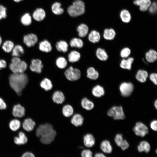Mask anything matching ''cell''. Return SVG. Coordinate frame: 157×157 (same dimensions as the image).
I'll return each instance as SVG.
<instances>
[{
    "mask_svg": "<svg viewBox=\"0 0 157 157\" xmlns=\"http://www.w3.org/2000/svg\"><path fill=\"white\" fill-rule=\"evenodd\" d=\"M28 77L26 74L22 73H13L9 77L10 86L19 96L21 95L22 92L28 82Z\"/></svg>",
    "mask_w": 157,
    "mask_h": 157,
    "instance_id": "obj_1",
    "label": "cell"
},
{
    "mask_svg": "<svg viewBox=\"0 0 157 157\" xmlns=\"http://www.w3.org/2000/svg\"><path fill=\"white\" fill-rule=\"evenodd\" d=\"M67 11L69 15L72 17L81 15L85 12V4L81 0H76L68 7Z\"/></svg>",
    "mask_w": 157,
    "mask_h": 157,
    "instance_id": "obj_2",
    "label": "cell"
},
{
    "mask_svg": "<svg viewBox=\"0 0 157 157\" xmlns=\"http://www.w3.org/2000/svg\"><path fill=\"white\" fill-rule=\"evenodd\" d=\"M9 68L13 73H24L27 68V65L24 61L18 57H14L11 59Z\"/></svg>",
    "mask_w": 157,
    "mask_h": 157,
    "instance_id": "obj_3",
    "label": "cell"
},
{
    "mask_svg": "<svg viewBox=\"0 0 157 157\" xmlns=\"http://www.w3.org/2000/svg\"><path fill=\"white\" fill-rule=\"evenodd\" d=\"M56 131L51 124L46 123L39 125L36 131V136L39 138L49 135Z\"/></svg>",
    "mask_w": 157,
    "mask_h": 157,
    "instance_id": "obj_4",
    "label": "cell"
},
{
    "mask_svg": "<svg viewBox=\"0 0 157 157\" xmlns=\"http://www.w3.org/2000/svg\"><path fill=\"white\" fill-rule=\"evenodd\" d=\"M66 79L70 81H76L80 79L81 76L80 70L78 69L70 66L64 72Z\"/></svg>",
    "mask_w": 157,
    "mask_h": 157,
    "instance_id": "obj_5",
    "label": "cell"
},
{
    "mask_svg": "<svg viewBox=\"0 0 157 157\" xmlns=\"http://www.w3.org/2000/svg\"><path fill=\"white\" fill-rule=\"evenodd\" d=\"M107 115L115 120H122L125 118L123 110L121 106L112 107L108 110Z\"/></svg>",
    "mask_w": 157,
    "mask_h": 157,
    "instance_id": "obj_6",
    "label": "cell"
},
{
    "mask_svg": "<svg viewBox=\"0 0 157 157\" xmlns=\"http://www.w3.org/2000/svg\"><path fill=\"white\" fill-rule=\"evenodd\" d=\"M134 88V85L131 82H123L121 84L119 87L121 94L124 97L130 96L133 92Z\"/></svg>",
    "mask_w": 157,
    "mask_h": 157,
    "instance_id": "obj_7",
    "label": "cell"
},
{
    "mask_svg": "<svg viewBox=\"0 0 157 157\" xmlns=\"http://www.w3.org/2000/svg\"><path fill=\"white\" fill-rule=\"evenodd\" d=\"M133 131L137 135L142 137L145 136L148 133L147 126L141 122H138L135 124Z\"/></svg>",
    "mask_w": 157,
    "mask_h": 157,
    "instance_id": "obj_8",
    "label": "cell"
},
{
    "mask_svg": "<svg viewBox=\"0 0 157 157\" xmlns=\"http://www.w3.org/2000/svg\"><path fill=\"white\" fill-rule=\"evenodd\" d=\"M51 99L54 103L58 104H61L65 102V97L64 94L62 91L57 90L53 92Z\"/></svg>",
    "mask_w": 157,
    "mask_h": 157,
    "instance_id": "obj_9",
    "label": "cell"
},
{
    "mask_svg": "<svg viewBox=\"0 0 157 157\" xmlns=\"http://www.w3.org/2000/svg\"><path fill=\"white\" fill-rule=\"evenodd\" d=\"M43 65L41 60L39 59H33L31 60L30 69L33 72L40 74L42 72Z\"/></svg>",
    "mask_w": 157,
    "mask_h": 157,
    "instance_id": "obj_10",
    "label": "cell"
},
{
    "mask_svg": "<svg viewBox=\"0 0 157 157\" xmlns=\"http://www.w3.org/2000/svg\"><path fill=\"white\" fill-rule=\"evenodd\" d=\"M38 41V38L36 35L33 33L25 35L23 38V41L28 47L34 46Z\"/></svg>",
    "mask_w": 157,
    "mask_h": 157,
    "instance_id": "obj_11",
    "label": "cell"
},
{
    "mask_svg": "<svg viewBox=\"0 0 157 157\" xmlns=\"http://www.w3.org/2000/svg\"><path fill=\"white\" fill-rule=\"evenodd\" d=\"M84 118L83 116L79 113L73 115L70 119L71 124L76 127L81 126L84 122Z\"/></svg>",
    "mask_w": 157,
    "mask_h": 157,
    "instance_id": "obj_12",
    "label": "cell"
},
{
    "mask_svg": "<svg viewBox=\"0 0 157 157\" xmlns=\"http://www.w3.org/2000/svg\"><path fill=\"white\" fill-rule=\"evenodd\" d=\"M151 3V0H135L133 1L134 4L139 6L140 10L142 12L148 10Z\"/></svg>",
    "mask_w": 157,
    "mask_h": 157,
    "instance_id": "obj_13",
    "label": "cell"
},
{
    "mask_svg": "<svg viewBox=\"0 0 157 157\" xmlns=\"http://www.w3.org/2000/svg\"><path fill=\"white\" fill-rule=\"evenodd\" d=\"M46 17V13L44 9L41 8L36 9L32 14V17L35 20L40 22L43 20Z\"/></svg>",
    "mask_w": 157,
    "mask_h": 157,
    "instance_id": "obj_14",
    "label": "cell"
},
{
    "mask_svg": "<svg viewBox=\"0 0 157 157\" xmlns=\"http://www.w3.org/2000/svg\"><path fill=\"white\" fill-rule=\"evenodd\" d=\"M39 49L42 52L48 53L51 51L52 47L51 43L48 40H44L39 43Z\"/></svg>",
    "mask_w": 157,
    "mask_h": 157,
    "instance_id": "obj_15",
    "label": "cell"
},
{
    "mask_svg": "<svg viewBox=\"0 0 157 157\" xmlns=\"http://www.w3.org/2000/svg\"><path fill=\"white\" fill-rule=\"evenodd\" d=\"M81 107L87 111L92 110L94 107V103L87 97H84L81 100Z\"/></svg>",
    "mask_w": 157,
    "mask_h": 157,
    "instance_id": "obj_16",
    "label": "cell"
},
{
    "mask_svg": "<svg viewBox=\"0 0 157 157\" xmlns=\"http://www.w3.org/2000/svg\"><path fill=\"white\" fill-rule=\"evenodd\" d=\"M40 86L46 92L51 90L53 87L52 82L50 79L47 78H45L41 81Z\"/></svg>",
    "mask_w": 157,
    "mask_h": 157,
    "instance_id": "obj_17",
    "label": "cell"
},
{
    "mask_svg": "<svg viewBox=\"0 0 157 157\" xmlns=\"http://www.w3.org/2000/svg\"><path fill=\"white\" fill-rule=\"evenodd\" d=\"M84 145L87 147H91L93 146L95 143V140L93 135L90 133L86 134L83 137Z\"/></svg>",
    "mask_w": 157,
    "mask_h": 157,
    "instance_id": "obj_18",
    "label": "cell"
},
{
    "mask_svg": "<svg viewBox=\"0 0 157 157\" xmlns=\"http://www.w3.org/2000/svg\"><path fill=\"white\" fill-rule=\"evenodd\" d=\"M74 108L70 104H66L62 108V114L63 116L66 117H71L74 114Z\"/></svg>",
    "mask_w": 157,
    "mask_h": 157,
    "instance_id": "obj_19",
    "label": "cell"
},
{
    "mask_svg": "<svg viewBox=\"0 0 157 157\" xmlns=\"http://www.w3.org/2000/svg\"><path fill=\"white\" fill-rule=\"evenodd\" d=\"M56 48L58 51L65 53L68 51L69 45L66 41L60 40L57 42L55 45Z\"/></svg>",
    "mask_w": 157,
    "mask_h": 157,
    "instance_id": "obj_20",
    "label": "cell"
},
{
    "mask_svg": "<svg viewBox=\"0 0 157 157\" xmlns=\"http://www.w3.org/2000/svg\"><path fill=\"white\" fill-rule=\"evenodd\" d=\"M12 113L14 117H22L25 115V109L20 104H17L14 106Z\"/></svg>",
    "mask_w": 157,
    "mask_h": 157,
    "instance_id": "obj_21",
    "label": "cell"
},
{
    "mask_svg": "<svg viewBox=\"0 0 157 157\" xmlns=\"http://www.w3.org/2000/svg\"><path fill=\"white\" fill-rule=\"evenodd\" d=\"M80 53L76 50L71 51L68 55V59L69 62L74 63L78 62L80 59Z\"/></svg>",
    "mask_w": 157,
    "mask_h": 157,
    "instance_id": "obj_22",
    "label": "cell"
},
{
    "mask_svg": "<svg viewBox=\"0 0 157 157\" xmlns=\"http://www.w3.org/2000/svg\"><path fill=\"white\" fill-rule=\"evenodd\" d=\"M76 30L78 33V35L80 38H84L88 35L89 28L86 24H81L77 28Z\"/></svg>",
    "mask_w": 157,
    "mask_h": 157,
    "instance_id": "obj_23",
    "label": "cell"
},
{
    "mask_svg": "<svg viewBox=\"0 0 157 157\" xmlns=\"http://www.w3.org/2000/svg\"><path fill=\"white\" fill-rule=\"evenodd\" d=\"M91 92L94 96L97 98L101 97L105 94V90L103 87L99 85L94 86L92 88Z\"/></svg>",
    "mask_w": 157,
    "mask_h": 157,
    "instance_id": "obj_24",
    "label": "cell"
},
{
    "mask_svg": "<svg viewBox=\"0 0 157 157\" xmlns=\"http://www.w3.org/2000/svg\"><path fill=\"white\" fill-rule=\"evenodd\" d=\"M100 35L99 32L97 31H92L88 34V39L89 41L93 43L98 42L100 39Z\"/></svg>",
    "mask_w": 157,
    "mask_h": 157,
    "instance_id": "obj_25",
    "label": "cell"
},
{
    "mask_svg": "<svg viewBox=\"0 0 157 157\" xmlns=\"http://www.w3.org/2000/svg\"><path fill=\"white\" fill-rule=\"evenodd\" d=\"M87 77L92 80H97L99 77V73L92 67H88L86 71Z\"/></svg>",
    "mask_w": 157,
    "mask_h": 157,
    "instance_id": "obj_26",
    "label": "cell"
},
{
    "mask_svg": "<svg viewBox=\"0 0 157 157\" xmlns=\"http://www.w3.org/2000/svg\"><path fill=\"white\" fill-rule=\"evenodd\" d=\"M35 123L31 119H25L23 124V129L26 131H32L35 126Z\"/></svg>",
    "mask_w": 157,
    "mask_h": 157,
    "instance_id": "obj_27",
    "label": "cell"
},
{
    "mask_svg": "<svg viewBox=\"0 0 157 157\" xmlns=\"http://www.w3.org/2000/svg\"><path fill=\"white\" fill-rule=\"evenodd\" d=\"M69 45L72 47L78 49L82 48L84 45L83 40L80 38H74L72 39L69 42Z\"/></svg>",
    "mask_w": 157,
    "mask_h": 157,
    "instance_id": "obj_28",
    "label": "cell"
},
{
    "mask_svg": "<svg viewBox=\"0 0 157 157\" xmlns=\"http://www.w3.org/2000/svg\"><path fill=\"white\" fill-rule=\"evenodd\" d=\"M148 77V73L147 71L143 70H139L135 76L136 79L141 83H144L147 80Z\"/></svg>",
    "mask_w": 157,
    "mask_h": 157,
    "instance_id": "obj_29",
    "label": "cell"
},
{
    "mask_svg": "<svg viewBox=\"0 0 157 157\" xmlns=\"http://www.w3.org/2000/svg\"><path fill=\"white\" fill-rule=\"evenodd\" d=\"M133 61L134 59L132 57H129L127 59H123L120 62V67L122 69L130 70Z\"/></svg>",
    "mask_w": 157,
    "mask_h": 157,
    "instance_id": "obj_30",
    "label": "cell"
},
{
    "mask_svg": "<svg viewBox=\"0 0 157 157\" xmlns=\"http://www.w3.org/2000/svg\"><path fill=\"white\" fill-rule=\"evenodd\" d=\"M28 139L25 134L22 132H20L18 137H15L14 142L17 144L20 145L24 144L27 142Z\"/></svg>",
    "mask_w": 157,
    "mask_h": 157,
    "instance_id": "obj_31",
    "label": "cell"
},
{
    "mask_svg": "<svg viewBox=\"0 0 157 157\" xmlns=\"http://www.w3.org/2000/svg\"><path fill=\"white\" fill-rule=\"evenodd\" d=\"M145 58L147 60L149 63H153L157 59V53L153 49H150L145 54Z\"/></svg>",
    "mask_w": 157,
    "mask_h": 157,
    "instance_id": "obj_32",
    "label": "cell"
},
{
    "mask_svg": "<svg viewBox=\"0 0 157 157\" xmlns=\"http://www.w3.org/2000/svg\"><path fill=\"white\" fill-rule=\"evenodd\" d=\"M116 33L114 29L113 28H106L104 31L103 37L106 40H113L115 37Z\"/></svg>",
    "mask_w": 157,
    "mask_h": 157,
    "instance_id": "obj_33",
    "label": "cell"
},
{
    "mask_svg": "<svg viewBox=\"0 0 157 157\" xmlns=\"http://www.w3.org/2000/svg\"><path fill=\"white\" fill-rule=\"evenodd\" d=\"M120 17L122 21L125 23L129 22L131 19V15L129 11L127 10H122L120 13Z\"/></svg>",
    "mask_w": 157,
    "mask_h": 157,
    "instance_id": "obj_34",
    "label": "cell"
},
{
    "mask_svg": "<svg viewBox=\"0 0 157 157\" xmlns=\"http://www.w3.org/2000/svg\"><path fill=\"white\" fill-rule=\"evenodd\" d=\"M56 135L57 133L56 131L47 136L40 138V140L43 144H49L54 141Z\"/></svg>",
    "mask_w": 157,
    "mask_h": 157,
    "instance_id": "obj_35",
    "label": "cell"
},
{
    "mask_svg": "<svg viewBox=\"0 0 157 157\" xmlns=\"http://www.w3.org/2000/svg\"><path fill=\"white\" fill-rule=\"evenodd\" d=\"M100 148L104 153L110 154L111 153L112 148L110 142L107 140L103 141L101 143Z\"/></svg>",
    "mask_w": 157,
    "mask_h": 157,
    "instance_id": "obj_36",
    "label": "cell"
},
{
    "mask_svg": "<svg viewBox=\"0 0 157 157\" xmlns=\"http://www.w3.org/2000/svg\"><path fill=\"white\" fill-rule=\"evenodd\" d=\"M55 62L57 67L61 69L65 68L68 64L67 60L63 56H60L57 58Z\"/></svg>",
    "mask_w": 157,
    "mask_h": 157,
    "instance_id": "obj_37",
    "label": "cell"
},
{
    "mask_svg": "<svg viewBox=\"0 0 157 157\" xmlns=\"http://www.w3.org/2000/svg\"><path fill=\"white\" fill-rule=\"evenodd\" d=\"M61 4L58 2H56L52 5L51 10L53 13L55 15H59L62 14L64 9L61 7Z\"/></svg>",
    "mask_w": 157,
    "mask_h": 157,
    "instance_id": "obj_38",
    "label": "cell"
},
{
    "mask_svg": "<svg viewBox=\"0 0 157 157\" xmlns=\"http://www.w3.org/2000/svg\"><path fill=\"white\" fill-rule=\"evenodd\" d=\"M97 58L101 61H106L108 58V56L105 50L101 48H98L96 52Z\"/></svg>",
    "mask_w": 157,
    "mask_h": 157,
    "instance_id": "obj_39",
    "label": "cell"
},
{
    "mask_svg": "<svg viewBox=\"0 0 157 157\" xmlns=\"http://www.w3.org/2000/svg\"><path fill=\"white\" fill-rule=\"evenodd\" d=\"M150 149L149 144L146 141L141 142L138 147V149L139 152L144 151L147 153Z\"/></svg>",
    "mask_w": 157,
    "mask_h": 157,
    "instance_id": "obj_40",
    "label": "cell"
},
{
    "mask_svg": "<svg viewBox=\"0 0 157 157\" xmlns=\"http://www.w3.org/2000/svg\"><path fill=\"white\" fill-rule=\"evenodd\" d=\"M20 21L23 25L29 26L31 24L32 22V17L29 13H25L21 17Z\"/></svg>",
    "mask_w": 157,
    "mask_h": 157,
    "instance_id": "obj_41",
    "label": "cell"
},
{
    "mask_svg": "<svg viewBox=\"0 0 157 157\" xmlns=\"http://www.w3.org/2000/svg\"><path fill=\"white\" fill-rule=\"evenodd\" d=\"M23 48L21 46L18 45L14 47L12 50V56L14 57H18L24 53Z\"/></svg>",
    "mask_w": 157,
    "mask_h": 157,
    "instance_id": "obj_42",
    "label": "cell"
},
{
    "mask_svg": "<svg viewBox=\"0 0 157 157\" xmlns=\"http://www.w3.org/2000/svg\"><path fill=\"white\" fill-rule=\"evenodd\" d=\"M14 47L13 42L10 41H6L3 43L2 48L4 51L6 52L11 51Z\"/></svg>",
    "mask_w": 157,
    "mask_h": 157,
    "instance_id": "obj_43",
    "label": "cell"
},
{
    "mask_svg": "<svg viewBox=\"0 0 157 157\" xmlns=\"http://www.w3.org/2000/svg\"><path fill=\"white\" fill-rule=\"evenodd\" d=\"M20 122L19 120L15 119L11 120L9 123V127L14 131L17 130L20 127Z\"/></svg>",
    "mask_w": 157,
    "mask_h": 157,
    "instance_id": "obj_44",
    "label": "cell"
},
{
    "mask_svg": "<svg viewBox=\"0 0 157 157\" xmlns=\"http://www.w3.org/2000/svg\"><path fill=\"white\" fill-rule=\"evenodd\" d=\"M131 53V51L130 49L128 47H125L121 50L120 53V56L123 58H126L129 56Z\"/></svg>",
    "mask_w": 157,
    "mask_h": 157,
    "instance_id": "obj_45",
    "label": "cell"
},
{
    "mask_svg": "<svg viewBox=\"0 0 157 157\" xmlns=\"http://www.w3.org/2000/svg\"><path fill=\"white\" fill-rule=\"evenodd\" d=\"M148 10L149 13L152 14L156 13L157 10V4L156 2L154 1L151 3L149 6Z\"/></svg>",
    "mask_w": 157,
    "mask_h": 157,
    "instance_id": "obj_46",
    "label": "cell"
},
{
    "mask_svg": "<svg viewBox=\"0 0 157 157\" xmlns=\"http://www.w3.org/2000/svg\"><path fill=\"white\" fill-rule=\"evenodd\" d=\"M6 8L2 5H0V19H4L7 17Z\"/></svg>",
    "mask_w": 157,
    "mask_h": 157,
    "instance_id": "obj_47",
    "label": "cell"
},
{
    "mask_svg": "<svg viewBox=\"0 0 157 157\" xmlns=\"http://www.w3.org/2000/svg\"><path fill=\"white\" fill-rule=\"evenodd\" d=\"M122 135L121 134H117L115 137V141L116 144L120 147L123 140Z\"/></svg>",
    "mask_w": 157,
    "mask_h": 157,
    "instance_id": "obj_48",
    "label": "cell"
},
{
    "mask_svg": "<svg viewBox=\"0 0 157 157\" xmlns=\"http://www.w3.org/2000/svg\"><path fill=\"white\" fill-rule=\"evenodd\" d=\"M82 157H92V153L89 150L86 149L82 151L81 153Z\"/></svg>",
    "mask_w": 157,
    "mask_h": 157,
    "instance_id": "obj_49",
    "label": "cell"
},
{
    "mask_svg": "<svg viewBox=\"0 0 157 157\" xmlns=\"http://www.w3.org/2000/svg\"><path fill=\"white\" fill-rule=\"evenodd\" d=\"M149 78L151 81L156 85L157 84V74L156 73H153L149 76Z\"/></svg>",
    "mask_w": 157,
    "mask_h": 157,
    "instance_id": "obj_50",
    "label": "cell"
},
{
    "mask_svg": "<svg viewBox=\"0 0 157 157\" xmlns=\"http://www.w3.org/2000/svg\"><path fill=\"white\" fill-rule=\"evenodd\" d=\"M129 146V145L127 142L125 140H124L122 143L120 145V147L123 150H125L127 149Z\"/></svg>",
    "mask_w": 157,
    "mask_h": 157,
    "instance_id": "obj_51",
    "label": "cell"
},
{
    "mask_svg": "<svg viewBox=\"0 0 157 157\" xmlns=\"http://www.w3.org/2000/svg\"><path fill=\"white\" fill-rule=\"evenodd\" d=\"M150 126L151 129L154 131L157 130V121L156 120L151 121L150 124Z\"/></svg>",
    "mask_w": 157,
    "mask_h": 157,
    "instance_id": "obj_52",
    "label": "cell"
},
{
    "mask_svg": "<svg viewBox=\"0 0 157 157\" xmlns=\"http://www.w3.org/2000/svg\"><path fill=\"white\" fill-rule=\"evenodd\" d=\"M6 108V105L3 100L0 98V109H5Z\"/></svg>",
    "mask_w": 157,
    "mask_h": 157,
    "instance_id": "obj_53",
    "label": "cell"
},
{
    "mask_svg": "<svg viewBox=\"0 0 157 157\" xmlns=\"http://www.w3.org/2000/svg\"><path fill=\"white\" fill-rule=\"evenodd\" d=\"M22 157H35V156L31 152H26L23 154Z\"/></svg>",
    "mask_w": 157,
    "mask_h": 157,
    "instance_id": "obj_54",
    "label": "cell"
},
{
    "mask_svg": "<svg viewBox=\"0 0 157 157\" xmlns=\"http://www.w3.org/2000/svg\"><path fill=\"white\" fill-rule=\"evenodd\" d=\"M6 66V62L3 60H0V69L5 68Z\"/></svg>",
    "mask_w": 157,
    "mask_h": 157,
    "instance_id": "obj_55",
    "label": "cell"
},
{
    "mask_svg": "<svg viewBox=\"0 0 157 157\" xmlns=\"http://www.w3.org/2000/svg\"><path fill=\"white\" fill-rule=\"evenodd\" d=\"M94 157H106L102 153H98L95 154Z\"/></svg>",
    "mask_w": 157,
    "mask_h": 157,
    "instance_id": "obj_56",
    "label": "cell"
},
{
    "mask_svg": "<svg viewBox=\"0 0 157 157\" xmlns=\"http://www.w3.org/2000/svg\"><path fill=\"white\" fill-rule=\"evenodd\" d=\"M154 106L156 109L157 108V100H156L154 102Z\"/></svg>",
    "mask_w": 157,
    "mask_h": 157,
    "instance_id": "obj_57",
    "label": "cell"
},
{
    "mask_svg": "<svg viewBox=\"0 0 157 157\" xmlns=\"http://www.w3.org/2000/svg\"><path fill=\"white\" fill-rule=\"evenodd\" d=\"M15 2H19L21 1H23V0H13Z\"/></svg>",
    "mask_w": 157,
    "mask_h": 157,
    "instance_id": "obj_58",
    "label": "cell"
},
{
    "mask_svg": "<svg viewBox=\"0 0 157 157\" xmlns=\"http://www.w3.org/2000/svg\"><path fill=\"white\" fill-rule=\"evenodd\" d=\"M1 42H2V40H1V38L0 36V45L1 44Z\"/></svg>",
    "mask_w": 157,
    "mask_h": 157,
    "instance_id": "obj_59",
    "label": "cell"
}]
</instances>
